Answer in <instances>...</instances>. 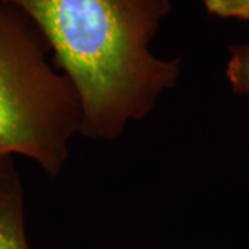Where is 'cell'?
<instances>
[{"label":"cell","mask_w":249,"mask_h":249,"mask_svg":"<svg viewBox=\"0 0 249 249\" xmlns=\"http://www.w3.org/2000/svg\"><path fill=\"white\" fill-rule=\"evenodd\" d=\"M43 35L80 101V134L112 140L151 112L180 76V58L150 50L170 0H3Z\"/></svg>","instance_id":"obj_1"},{"label":"cell","mask_w":249,"mask_h":249,"mask_svg":"<svg viewBox=\"0 0 249 249\" xmlns=\"http://www.w3.org/2000/svg\"><path fill=\"white\" fill-rule=\"evenodd\" d=\"M50 47L29 18L0 0V155H22L57 175L80 133L70 79L47 60Z\"/></svg>","instance_id":"obj_2"},{"label":"cell","mask_w":249,"mask_h":249,"mask_svg":"<svg viewBox=\"0 0 249 249\" xmlns=\"http://www.w3.org/2000/svg\"><path fill=\"white\" fill-rule=\"evenodd\" d=\"M0 249H31L24 220V188L11 155H0Z\"/></svg>","instance_id":"obj_3"},{"label":"cell","mask_w":249,"mask_h":249,"mask_svg":"<svg viewBox=\"0 0 249 249\" xmlns=\"http://www.w3.org/2000/svg\"><path fill=\"white\" fill-rule=\"evenodd\" d=\"M227 78L234 91L249 96V43L230 47Z\"/></svg>","instance_id":"obj_4"},{"label":"cell","mask_w":249,"mask_h":249,"mask_svg":"<svg viewBox=\"0 0 249 249\" xmlns=\"http://www.w3.org/2000/svg\"><path fill=\"white\" fill-rule=\"evenodd\" d=\"M202 3L217 17L249 19V0H202Z\"/></svg>","instance_id":"obj_5"}]
</instances>
